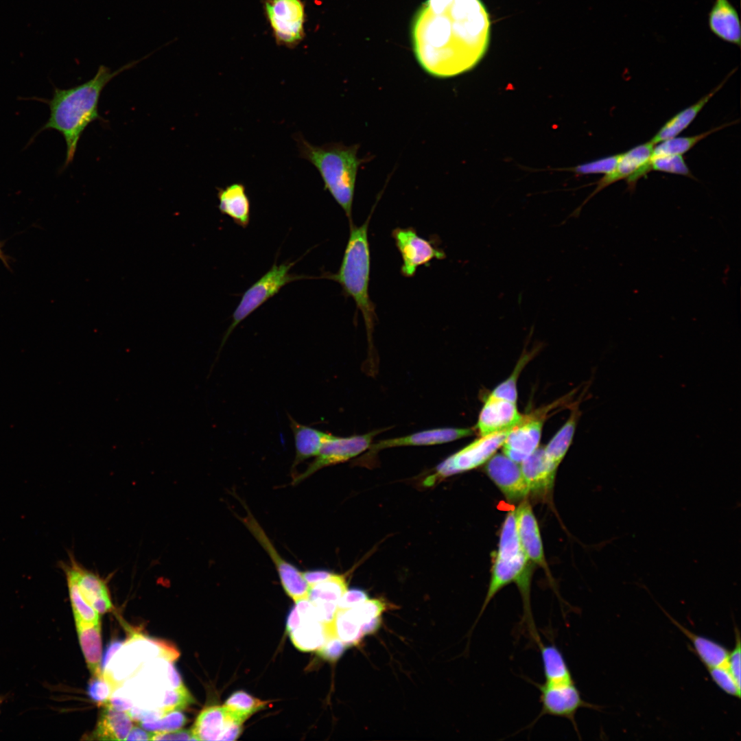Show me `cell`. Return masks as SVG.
<instances>
[{
    "label": "cell",
    "mask_w": 741,
    "mask_h": 741,
    "mask_svg": "<svg viewBox=\"0 0 741 741\" xmlns=\"http://www.w3.org/2000/svg\"><path fill=\"white\" fill-rule=\"evenodd\" d=\"M490 26L480 0H426L412 22L416 59L434 78H451L468 71L487 51Z\"/></svg>",
    "instance_id": "1"
},
{
    "label": "cell",
    "mask_w": 741,
    "mask_h": 741,
    "mask_svg": "<svg viewBox=\"0 0 741 741\" xmlns=\"http://www.w3.org/2000/svg\"><path fill=\"white\" fill-rule=\"evenodd\" d=\"M153 53L113 71L106 66L100 65L95 76L83 84L66 89L54 88L53 97L47 102L49 118L42 130L53 129L62 134L67 146L64 167L72 163L79 140L86 127L96 120L104 121L98 112V105L107 84Z\"/></svg>",
    "instance_id": "2"
},
{
    "label": "cell",
    "mask_w": 741,
    "mask_h": 741,
    "mask_svg": "<svg viewBox=\"0 0 741 741\" xmlns=\"http://www.w3.org/2000/svg\"><path fill=\"white\" fill-rule=\"evenodd\" d=\"M296 140L301 157L318 169L325 190H328L343 209L349 224L353 223L352 208L357 175L362 164L367 162V158L357 156L359 145L330 143L317 146L301 135H297Z\"/></svg>",
    "instance_id": "3"
},
{
    "label": "cell",
    "mask_w": 741,
    "mask_h": 741,
    "mask_svg": "<svg viewBox=\"0 0 741 741\" xmlns=\"http://www.w3.org/2000/svg\"><path fill=\"white\" fill-rule=\"evenodd\" d=\"M371 216L372 212L360 226L353 223L349 224V236L338 272L324 273L320 277L338 283L344 295L353 298L356 309L363 316L370 349L377 319L375 305L369 294L370 250L368 226Z\"/></svg>",
    "instance_id": "4"
},
{
    "label": "cell",
    "mask_w": 741,
    "mask_h": 741,
    "mask_svg": "<svg viewBox=\"0 0 741 741\" xmlns=\"http://www.w3.org/2000/svg\"><path fill=\"white\" fill-rule=\"evenodd\" d=\"M530 560L524 553L517 534L515 510L506 515L499 537V547L493 565L491 577L478 620L486 608L503 587L515 583L522 596L524 606L523 621L534 641L540 637L536 630L530 602L531 567Z\"/></svg>",
    "instance_id": "5"
},
{
    "label": "cell",
    "mask_w": 741,
    "mask_h": 741,
    "mask_svg": "<svg viewBox=\"0 0 741 741\" xmlns=\"http://www.w3.org/2000/svg\"><path fill=\"white\" fill-rule=\"evenodd\" d=\"M294 264L295 262H290L278 266L274 263L266 274L244 293L233 314V321L222 338L218 354L235 328L250 314L274 296L287 283L297 279L308 278L306 276L290 274V270Z\"/></svg>",
    "instance_id": "6"
},
{
    "label": "cell",
    "mask_w": 741,
    "mask_h": 741,
    "mask_svg": "<svg viewBox=\"0 0 741 741\" xmlns=\"http://www.w3.org/2000/svg\"><path fill=\"white\" fill-rule=\"evenodd\" d=\"M509 430L480 436V438L440 463L436 469V473L426 479L425 484L428 486L434 484L440 479L464 472L483 464L502 446Z\"/></svg>",
    "instance_id": "7"
},
{
    "label": "cell",
    "mask_w": 741,
    "mask_h": 741,
    "mask_svg": "<svg viewBox=\"0 0 741 741\" xmlns=\"http://www.w3.org/2000/svg\"><path fill=\"white\" fill-rule=\"evenodd\" d=\"M263 10L278 45L292 48L303 40L306 14L302 0H265Z\"/></svg>",
    "instance_id": "8"
},
{
    "label": "cell",
    "mask_w": 741,
    "mask_h": 741,
    "mask_svg": "<svg viewBox=\"0 0 741 741\" xmlns=\"http://www.w3.org/2000/svg\"><path fill=\"white\" fill-rule=\"evenodd\" d=\"M391 237L401 255L402 265L400 272L405 277H413L419 267H428L434 259L443 260L447 257L445 251L439 247L436 237L430 239L422 237L412 226L397 227L392 230Z\"/></svg>",
    "instance_id": "9"
},
{
    "label": "cell",
    "mask_w": 741,
    "mask_h": 741,
    "mask_svg": "<svg viewBox=\"0 0 741 741\" xmlns=\"http://www.w3.org/2000/svg\"><path fill=\"white\" fill-rule=\"evenodd\" d=\"M540 692L541 712L536 719L548 715L569 720L578 733L576 714L580 708L598 710L600 707L583 700L575 682L535 683Z\"/></svg>",
    "instance_id": "10"
},
{
    "label": "cell",
    "mask_w": 741,
    "mask_h": 741,
    "mask_svg": "<svg viewBox=\"0 0 741 741\" xmlns=\"http://www.w3.org/2000/svg\"><path fill=\"white\" fill-rule=\"evenodd\" d=\"M378 432L379 430L349 437H338L331 434L322 445L314 462L303 473L296 476L293 482L298 483L323 467L355 457L369 448L373 438Z\"/></svg>",
    "instance_id": "11"
},
{
    "label": "cell",
    "mask_w": 741,
    "mask_h": 741,
    "mask_svg": "<svg viewBox=\"0 0 741 741\" xmlns=\"http://www.w3.org/2000/svg\"><path fill=\"white\" fill-rule=\"evenodd\" d=\"M242 521L274 562L281 583L286 593L295 602L302 599L308 598L309 586L305 580L302 572L281 558L249 510L247 511V515L242 518Z\"/></svg>",
    "instance_id": "12"
},
{
    "label": "cell",
    "mask_w": 741,
    "mask_h": 741,
    "mask_svg": "<svg viewBox=\"0 0 741 741\" xmlns=\"http://www.w3.org/2000/svg\"><path fill=\"white\" fill-rule=\"evenodd\" d=\"M544 419L545 412L523 416L508 431L502 446L504 454L518 464L531 455L538 448Z\"/></svg>",
    "instance_id": "13"
},
{
    "label": "cell",
    "mask_w": 741,
    "mask_h": 741,
    "mask_svg": "<svg viewBox=\"0 0 741 741\" xmlns=\"http://www.w3.org/2000/svg\"><path fill=\"white\" fill-rule=\"evenodd\" d=\"M68 562H60V567L68 569L75 578L86 601L100 615L113 608L110 592L104 578L80 564L73 554H69Z\"/></svg>",
    "instance_id": "14"
},
{
    "label": "cell",
    "mask_w": 741,
    "mask_h": 741,
    "mask_svg": "<svg viewBox=\"0 0 741 741\" xmlns=\"http://www.w3.org/2000/svg\"><path fill=\"white\" fill-rule=\"evenodd\" d=\"M485 469L508 500L519 501L530 493L518 463L504 454L493 455L488 460Z\"/></svg>",
    "instance_id": "15"
},
{
    "label": "cell",
    "mask_w": 741,
    "mask_h": 741,
    "mask_svg": "<svg viewBox=\"0 0 741 741\" xmlns=\"http://www.w3.org/2000/svg\"><path fill=\"white\" fill-rule=\"evenodd\" d=\"M654 146L655 145L649 141L622 153L615 168L596 183L597 186L592 193L562 223H565L569 217H578L582 208L596 194L614 183L626 179L646 165L652 156Z\"/></svg>",
    "instance_id": "16"
},
{
    "label": "cell",
    "mask_w": 741,
    "mask_h": 741,
    "mask_svg": "<svg viewBox=\"0 0 741 741\" xmlns=\"http://www.w3.org/2000/svg\"><path fill=\"white\" fill-rule=\"evenodd\" d=\"M516 403L489 395L479 414L477 428L480 436L509 430L522 419Z\"/></svg>",
    "instance_id": "17"
},
{
    "label": "cell",
    "mask_w": 741,
    "mask_h": 741,
    "mask_svg": "<svg viewBox=\"0 0 741 741\" xmlns=\"http://www.w3.org/2000/svg\"><path fill=\"white\" fill-rule=\"evenodd\" d=\"M473 434L471 428L443 427L418 432L410 435L382 440L371 444L368 454L384 449L403 446H425L443 444Z\"/></svg>",
    "instance_id": "18"
},
{
    "label": "cell",
    "mask_w": 741,
    "mask_h": 741,
    "mask_svg": "<svg viewBox=\"0 0 741 741\" xmlns=\"http://www.w3.org/2000/svg\"><path fill=\"white\" fill-rule=\"evenodd\" d=\"M517 530L521 546L528 558L545 567L541 537L530 504L524 501L515 510Z\"/></svg>",
    "instance_id": "19"
},
{
    "label": "cell",
    "mask_w": 741,
    "mask_h": 741,
    "mask_svg": "<svg viewBox=\"0 0 741 741\" xmlns=\"http://www.w3.org/2000/svg\"><path fill=\"white\" fill-rule=\"evenodd\" d=\"M529 492L545 496L552 489L557 467L548 458L544 447H538L521 463Z\"/></svg>",
    "instance_id": "20"
},
{
    "label": "cell",
    "mask_w": 741,
    "mask_h": 741,
    "mask_svg": "<svg viewBox=\"0 0 741 741\" xmlns=\"http://www.w3.org/2000/svg\"><path fill=\"white\" fill-rule=\"evenodd\" d=\"M710 32L721 40L740 47L739 14L729 0H714L707 15Z\"/></svg>",
    "instance_id": "21"
},
{
    "label": "cell",
    "mask_w": 741,
    "mask_h": 741,
    "mask_svg": "<svg viewBox=\"0 0 741 741\" xmlns=\"http://www.w3.org/2000/svg\"><path fill=\"white\" fill-rule=\"evenodd\" d=\"M218 209L238 226L246 228L250 222V204L242 183H234L224 188H217Z\"/></svg>",
    "instance_id": "22"
},
{
    "label": "cell",
    "mask_w": 741,
    "mask_h": 741,
    "mask_svg": "<svg viewBox=\"0 0 741 741\" xmlns=\"http://www.w3.org/2000/svg\"><path fill=\"white\" fill-rule=\"evenodd\" d=\"M669 620L690 640L698 657L707 670L723 666L728 667L730 651L710 639L696 635L683 626L661 608Z\"/></svg>",
    "instance_id": "23"
},
{
    "label": "cell",
    "mask_w": 741,
    "mask_h": 741,
    "mask_svg": "<svg viewBox=\"0 0 741 741\" xmlns=\"http://www.w3.org/2000/svg\"><path fill=\"white\" fill-rule=\"evenodd\" d=\"M103 707L92 739L125 740L132 727L131 717L127 711L116 709L108 703Z\"/></svg>",
    "instance_id": "24"
},
{
    "label": "cell",
    "mask_w": 741,
    "mask_h": 741,
    "mask_svg": "<svg viewBox=\"0 0 741 741\" xmlns=\"http://www.w3.org/2000/svg\"><path fill=\"white\" fill-rule=\"evenodd\" d=\"M287 415L294 440L296 454L292 465L294 468L301 462L316 456L331 434L301 424Z\"/></svg>",
    "instance_id": "25"
},
{
    "label": "cell",
    "mask_w": 741,
    "mask_h": 741,
    "mask_svg": "<svg viewBox=\"0 0 741 741\" xmlns=\"http://www.w3.org/2000/svg\"><path fill=\"white\" fill-rule=\"evenodd\" d=\"M733 72L732 71L722 82L697 102L680 111L668 120L650 141L656 145L663 140L677 137L687 128L710 99L723 86Z\"/></svg>",
    "instance_id": "26"
},
{
    "label": "cell",
    "mask_w": 741,
    "mask_h": 741,
    "mask_svg": "<svg viewBox=\"0 0 741 741\" xmlns=\"http://www.w3.org/2000/svg\"><path fill=\"white\" fill-rule=\"evenodd\" d=\"M79 642L92 675L100 673L102 636L100 623L75 621Z\"/></svg>",
    "instance_id": "27"
},
{
    "label": "cell",
    "mask_w": 741,
    "mask_h": 741,
    "mask_svg": "<svg viewBox=\"0 0 741 741\" xmlns=\"http://www.w3.org/2000/svg\"><path fill=\"white\" fill-rule=\"evenodd\" d=\"M229 719L223 706L208 707L198 716L192 733L196 740H219Z\"/></svg>",
    "instance_id": "28"
},
{
    "label": "cell",
    "mask_w": 741,
    "mask_h": 741,
    "mask_svg": "<svg viewBox=\"0 0 741 741\" xmlns=\"http://www.w3.org/2000/svg\"><path fill=\"white\" fill-rule=\"evenodd\" d=\"M545 682L550 683L574 681L570 668L561 651L553 644H538Z\"/></svg>",
    "instance_id": "29"
},
{
    "label": "cell",
    "mask_w": 741,
    "mask_h": 741,
    "mask_svg": "<svg viewBox=\"0 0 741 741\" xmlns=\"http://www.w3.org/2000/svg\"><path fill=\"white\" fill-rule=\"evenodd\" d=\"M298 626L290 632L294 645L303 651L318 650L331 637L327 624L316 619H300Z\"/></svg>",
    "instance_id": "30"
},
{
    "label": "cell",
    "mask_w": 741,
    "mask_h": 741,
    "mask_svg": "<svg viewBox=\"0 0 741 741\" xmlns=\"http://www.w3.org/2000/svg\"><path fill=\"white\" fill-rule=\"evenodd\" d=\"M579 411L574 410L565 423L556 433L547 446L545 452L550 461L557 467L565 456L574 437Z\"/></svg>",
    "instance_id": "31"
},
{
    "label": "cell",
    "mask_w": 741,
    "mask_h": 741,
    "mask_svg": "<svg viewBox=\"0 0 741 741\" xmlns=\"http://www.w3.org/2000/svg\"><path fill=\"white\" fill-rule=\"evenodd\" d=\"M735 123L736 121L727 123L694 136L681 137H674L663 140L657 143L656 145H655L651 157L666 155H682L691 150L696 144H697V143L706 138L707 136Z\"/></svg>",
    "instance_id": "32"
},
{
    "label": "cell",
    "mask_w": 741,
    "mask_h": 741,
    "mask_svg": "<svg viewBox=\"0 0 741 741\" xmlns=\"http://www.w3.org/2000/svg\"><path fill=\"white\" fill-rule=\"evenodd\" d=\"M266 703L244 691H238L231 694L222 706L231 718L243 724L250 716L265 707Z\"/></svg>",
    "instance_id": "33"
},
{
    "label": "cell",
    "mask_w": 741,
    "mask_h": 741,
    "mask_svg": "<svg viewBox=\"0 0 741 741\" xmlns=\"http://www.w3.org/2000/svg\"><path fill=\"white\" fill-rule=\"evenodd\" d=\"M346 591L345 577L332 574L326 580L309 587L308 599L312 602L338 604Z\"/></svg>",
    "instance_id": "34"
},
{
    "label": "cell",
    "mask_w": 741,
    "mask_h": 741,
    "mask_svg": "<svg viewBox=\"0 0 741 741\" xmlns=\"http://www.w3.org/2000/svg\"><path fill=\"white\" fill-rule=\"evenodd\" d=\"M60 568L66 577L75 621L100 623L99 614L84 598L73 574L68 569Z\"/></svg>",
    "instance_id": "35"
},
{
    "label": "cell",
    "mask_w": 741,
    "mask_h": 741,
    "mask_svg": "<svg viewBox=\"0 0 741 741\" xmlns=\"http://www.w3.org/2000/svg\"><path fill=\"white\" fill-rule=\"evenodd\" d=\"M332 626L335 636L346 645L357 643L363 635L362 624L351 609H337Z\"/></svg>",
    "instance_id": "36"
},
{
    "label": "cell",
    "mask_w": 741,
    "mask_h": 741,
    "mask_svg": "<svg viewBox=\"0 0 741 741\" xmlns=\"http://www.w3.org/2000/svg\"><path fill=\"white\" fill-rule=\"evenodd\" d=\"M117 685L115 680L106 671L92 675L88 685V695L99 705L107 704Z\"/></svg>",
    "instance_id": "37"
},
{
    "label": "cell",
    "mask_w": 741,
    "mask_h": 741,
    "mask_svg": "<svg viewBox=\"0 0 741 741\" xmlns=\"http://www.w3.org/2000/svg\"><path fill=\"white\" fill-rule=\"evenodd\" d=\"M187 721L186 716L180 710H174L165 713L156 720L140 722V725L150 732H167L180 729Z\"/></svg>",
    "instance_id": "38"
},
{
    "label": "cell",
    "mask_w": 741,
    "mask_h": 741,
    "mask_svg": "<svg viewBox=\"0 0 741 741\" xmlns=\"http://www.w3.org/2000/svg\"><path fill=\"white\" fill-rule=\"evenodd\" d=\"M531 355L526 354L518 361L511 375L498 385L490 394L491 395L516 403L517 399V380L522 368L529 361Z\"/></svg>",
    "instance_id": "39"
},
{
    "label": "cell",
    "mask_w": 741,
    "mask_h": 741,
    "mask_svg": "<svg viewBox=\"0 0 741 741\" xmlns=\"http://www.w3.org/2000/svg\"><path fill=\"white\" fill-rule=\"evenodd\" d=\"M620 154L611 155L578 165L572 168V171L580 175L609 174L615 168Z\"/></svg>",
    "instance_id": "40"
},
{
    "label": "cell",
    "mask_w": 741,
    "mask_h": 741,
    "mask_svg": "<svg viewBox=\"0 0 741 741\" xmlns=\"http://www.w3.org/2000/svg\"><path fill=\"white\" fill-rule=\"evenodd\" d=\"M193 698L184 686L168 689L165 691L161 709L167 713L174 710H181L192 703Z\"/></svg>",
    "instance_id": "41"
},
{
    "label": "cell",
    "mask_w": 741,
    "mask_h": 741,
    "mask_svg": "<svg viewBox=\"0 0 741 741\" xmlns=\"http://www.w3.org/2000/svg\"><path fill=\"white\" fill-rule=\"evenodd\" d=\"M713 681L729 695L740 698L741 687L736 682L727 666L708 670Z\"/></svg>",
    "instance_id": "42"
},
{
    "label": "cell",
    "mask_w": 741,
    "mask_h": 741,
    "mask_svg": "<svg viewBox=\"0 0 741 741\" xmlns=\"http://www.w3.org/2000/svg\"><path fill=\"white\" fill-rule=\"evenodd\" d=\"M362 626L379 618L385 610V604L379 600H368L351 608Z\"/></svg>",
    "instance_id": "43"
},
{
    "label": "cell",
    "mask_w": 741,
    "mask_h": 741,
    "mask_svg": "<svg viewBox=\"0 0 741 741\" xmlns=\"http://www.w3.org/2000/svg\"><path fill=\"white\" fill-rule=\"evenodd\" d=\"M735 639L736 643L734 648L730 651L728 658V668L737 684L741 687V642L740 633L737 626H735Z\"/></svg>",
    "instance_id": "44"
},
{
    "label": "cell",
    "mask_w": 741,
    "mask_h": 741,
    "mask_svg": "<svg viewBox=\"0 0 741 741\" xmlns=\"http://www.w3.org/2000/svg\"><path fill=\"white\" fill-rule=\"evenodd\" d=\"M346 644L336 637H329L325 644L318 649V653L322 658L335 661L343 652Z\"/></svg>",
    "instance_id": "45"
},
{
    "label": "cell",
    "mask_w": 741,
    "mask_h": 741,
    "mask_svg": "<svg viewBox=\"0 0 741 741\" xmlns=\"http://www.w3.org/2000/svg\"><path fill=\"white\" fill-rule=\"evenodd\" d=\"M368 599L365 592L359 589L346 591L338 602V609H349Z\"/></svg>",
    "instance_id": "46"
},
{
    "label": "cell",
    "mask_w": 741,
    "mask_h": 741,
    "mask_svg": "<svg viewBox=\"0 0 741 741\" xmlns=\"http://www.w3.org/2000/svg\"><path fill=\"white\" fill-rule=\"evenodd\" d=\"M151 740H196L191 730L177 729L152 734Z\"/></svg>",
    "instance_id": "47"
},
{
    "label": "cell",
    "mask_w": 741,
    "mask_h": 741,
    "mask_svg": "<svg viewBox=\"0 0 741 741\" xmlns=\"http://www.w3.org/2000/svg\"><path fill=\"white\" fill-rule=\"evenodd\" d=\"M230 717V716H229ZM242 724L233 720L230 717V719L222 733L219 740H236L242 733Z\"/></svg>",
    "instance_id": "48"
},
{
    "label": "cell",
    "mask_w": 741,
    "mask_h": 741,
    "mask_svg": "<svg viewBox=\"0 0 741 741\" xmlns=\"http://www.w3.org/2000/svg\"><path fill=\"white\" fill-rule=\"evenodd\" d=\"M303 576L309 587L328 578L332 574L330 572L317 570L302 572Z\"/></svg>",
    "instance_id": "49"
},
{
    "label": "cell",
    "mask_w": 741,
    "mask_h": 741,
    "mask_svg": "<svg viewBox=\"0 0 741 741\" xmlns=\"http://www.w3.org/2000/svg\"><path fill=\"white\" fill-rule=\"evenodd\" d=\"M152 734L153 732L136 726L131 728L125 740H151Z\"/></svg>",
    "instance_id": "50"
},
{
    "label": "cell",
    "mask_w": 741,
    "mask_h": 741,
    "mask_svg": "<svg viewBox=\"0 0 741 741\" xmlns=\"http://www.w3.org/2000/svg\"><path fill=\"white\" fill-rule=\"evenodd\" d=\"M168 677L172 688H178L184 686L179 674L175 669L171 661L167 664Z\"/></svg>",
    "instance_id": "51"
},
{
    "label": "cell",
    "mask_w": 741,
    "mask_h": 741,
    "mask_svg": "<svg viewBox=\"0 0 741 741\" xmlns=\"http://www.w3.org/2000/svg\"><path fill=\"white\" fill-rule=\"evenodd\" d=\"M122 643L121 642H113L108 648L105 652L104 657L103 659L102 666L105 668L110 661L111 657L114 655L117 650L121 646Z\"/></svg>",
    "instance_id": "52"
},
{
    "label": "cell",
    "mask_w": 741,
    "mask_h": 741,
    "mask_svg": "<svg viewBox=\"0 0 741 741\" xmlns=\"http://www.w3.org/2000/svg\"><path fill=\"white\" fill-rule=\"evenodd\" d=\"M300 621L301 620H300L299 615H298L297 611L296 610V609L294 607L293 609L292 610V611L290 612V615H289V617L287 618V632L290 633V632L292 631L294 629H295L298 626V624L300 623Z\"/></svg>",
    "instance_id": "53"
},
{
    "label": "cell",
    "mask_w": 741,
    "mask_h": 741,
    "mask_svg": "<svg viewBox=\"0 0 741 741\" xmlns=\"http://www.w3.org/2000/svg\"><path fill=\"white\" fill-rule=\"evenodd\" d=\"M8 259H8V257L6 256V255H5V253L3 252V251L2 248H1V244H0V260L1 261V262L3 263V265H4V266H5L6 268H7L10 269V266H9V262H8Z\"/></svg>",
    "instance_id": "54"
},
{
    "label": "cell",
    "mask_w": 741,
    "mask_h": 741,
    "mask_svg": "<svg viewBox=\"0 0 741 741\" xmlns=\"http://www.w3.org/2000/svg\"><path fill=\"white\" fill-rule=\"evenodd\" d=\"M2 701H3V698H2V697L0 696V705L1 704Z\"/></svg>",
    "instance_id": "55"
}]
</instances>
